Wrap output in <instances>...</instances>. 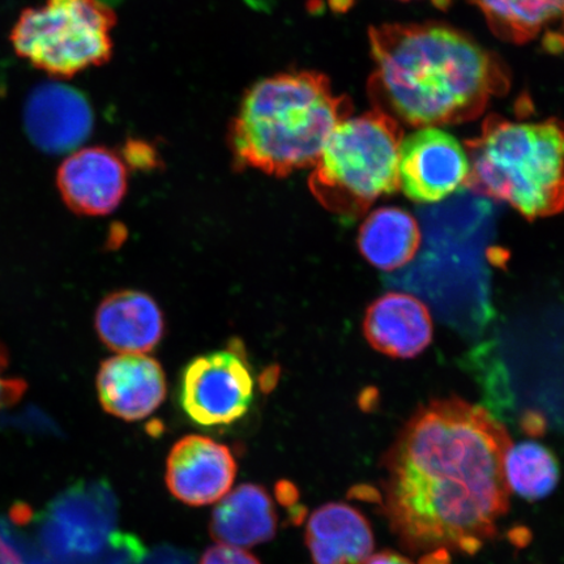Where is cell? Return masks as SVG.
<instances>
[{
	"label": "cell",
	"instance_id": "1",
	"mask_svg": "<svg viewBox=\"0 0 564 564\" xmlns=\"http://www.w3.org/2000/svg\"><path fill=\"white\" fill-rule=\"evenodd\" d=\"M502 422L457 398L419 409L388 449L383 509L412 552L475 554L509 511Z\"/></svg>",
	"mask_w": 564,
	"mask_h": 564
},
{
	"label": "cell",
	"instance_id": "2",
	"mask_svg": "<svg viewBox=\"0 0 564 564\" xmlns=\"http://www.w3.org/2000/svg\"><path fill=\"white\" fill-rule=\"evenodd\" d=\"M373 109L412 127L474 121L510 88L496 54L448 25L384 24L369 32Z\"/></svg>",
	"mask_w": 564,
	"mask_h": 564
},
{
	"label": "cell",
	"instance_id": "3",
	"mask_svg": "<svg viewBox=\"0 0 564 564\" xmlns=\"http://www.w3.org/2000/svg\"><path fill=\"white\" fill-rule=\"evenodd\" d=\"M326 75L301 70L268 77L247 94L230 126L238 167L286 176L313 167L336 127L351 117Z\"/></svg>",
	"mask_w": 564,
	"mask_h": 564
},
{
	"label": "cell",
	"instance_id": "4",
	"mask_svg": "<svg viewBox=\"0 0 564 564\" xmlns=\"http://www.w3.org/2000/svg\"><path fill=\"white\" fill-rule=\"evenodd\" d=\"M475 194L509 203L528 220L564 209V122H513L494 115L465 141Z\"/></svg>",
	"mask_w": 564,
	"mask_h": 564
},
{
	"label": "cell",
	"instance_id": "5",
	"mask_svg": "<svg viewBox=\"0 0 564 564\" xmlns=\"http://www.w3.org/2000/svg\"><path fill=\"white\" fill-rule=\"evenodd\" d=\"M404 132L378 109L338 124L313 166L315 199L345 220H357L379 197L400 188L399 158Z\"/></svg>",
	"mask_w": 564,
	"mask_h": 564
},
{
	"label": "cell",
	"instance_id": "6",
	"mask_svg": "<svg viewBox=\"0 0 564 564\" xmlns=\"http://www.w3.org/2000/svg\"><path fill=\"white\" fill-rule=\"evenodd\" d=\"M115 11L101 0H45L13 25V51L53 79H69L110 59Z\"/></svg>",
	"mask_w": 564,
	"mask_h": 564
},
{
	"label": "cell",
	"instance_id": "7",
	"mask_svg": "<svg viewBox=\"0 0 564 564\" xmlns=\"http://www.w3.org/2000/svg\"><path fill=\"white\" fill-rule=\"evenodd\" d=\"M253 399V379L242 357L215 351L197 357L183 371V411L202 426H221L242 419Z\"/></svg>",
	"mask_w": 564,
	"mask_h": 564
},
{
	"label": "cell",
	"instance_id": "8",
	"mask_svg": "<svg viewBox=\"0 0 564 564\" xmlns=\"http://www.w3.org/2000/svg\"><path fill=\"white\" fill-rule=\"evenodd\" d=\"M470 164L465 148L438 127L420 129L400 147V188L409 199L435 203L467 188Z\"/></svg>",
	"mask_w": 564,
	"mask_h": 564
},
{
	"label": "cell",
	"instance_id": "9",
	"mask_svg": "<svg viewBox=\"0 0 564 564\" xmlns=\"http://www.w3.org/2000/svg\"><path fill=\"white\" fill-rule=\"evenodd\" d=\"M108 498L97 486L75 485L39 514L42 550L61 564L91 555L109 528Z\"/></svg>",
	"mask_w": 564,
	"mask_h": 564
},
{
	"label": "cell",
	"instance_id": "10",
	"mask_svg": "<svg viewBox=\"0 0 564 564\" xmlns=\"http://www.w3.org/2000/svg\"><path fill=\"white\" fill-rule=\"evenodd\" d=\"M86 97L59 82L41 84L24 106V127L34 147L48 154L73 153L94 130Z\"/></svg>",
	"mask_w": 564,
	"mask_h": 564
},
{
	"label": "cell",
	"instance_id": "11",
	"mask_svg": "<svg viewBox=\"0 0 564 564\" xmlns=\"http://www.w3.org/2000/svg\"><path fill=\"white\" fill-rule=\"evenodd\" d=\"M236 475V458L230 449L207 436H185L167 456V488L188 506L218 502L230 491Z\"/></svg>",
	"mask_w": 564,
	"mask_h": 564
},
{
	"label": "cell",
	"instance_id": "12",
	"mask_svg": "<svg viewBox=\"0 0 564 564\" xmlns=\"http://www.w3.org/2000/svg\"><path fill=\"white\" fill-rule=\"evenodd\" d=\"M56 185L63 202L75 214L109 215L126 195L127 166L108 148H79L62 162Z\"/></svg>",
	"mask_w": 564,
	"mask_h": 564
},
{
	"label": "cell",
	"instance_id": "13",
	"mask_svg": "<svg viewBox=\"0 0 564 564\" xmlns=\"http://www.w3.org/2000/svg\"><path fill=\"white\" fill-rule=\"evenodd\" d=\"M97 392L106 412L124 421H140L165 400V373L154 358L118 355L106 359L98 370Z\"/></svg>",
	"mask_w": 564,
	"mask_h": 564
},
{
	"label": "cell",
	"instance_id": "14",
	"mask_svg": "<svg viewBox=\"0 0 564 564\" xmlns=\"http://www.w3.org/2000/svg\"><path fill=\"white\" fill-rule=\"evenodd\" d=\"M365 336L386 356L412 358L433 338L432 315L423 303L405 293H387L368 308Z\"/></svg>",
	"mask_w": 564,
	"mask_h": 564
},
{
	"label": "cell",
	"instance_id": "15",
	"mask_svg": "<svg viewBox=\"0 0 564 564\" xmlns=\"http://www.w3.org/2000/svg\"><path fill=\"white\" fill-rule=\"evenodd\" d=\"M164 317L150 295L122 291L108 295L98 306L96 330L118 355H145L164 336Z\"/></svg>",
	"mask_w": 564,
	"mask_h": 564
},
{
	"label": "cell",
	"instance_id": "16",
	"mask_svg": "<svg viewBox=\"0 0 564 564\" xmlns=\"http://www.w3.org/2000/svg\"><path fill=\"white\" fill-rule=\"evenodd\" d=\"M306 542L315 564H364L373 550L369 521L345 503H328L314 511L307 521Z\"/></svg>",
	"mask_w": 564,
	"mask_h": 564
},
{
	"label": "cell",
	"instance_id": "17",
	"mask_svg": "<svg viewBox=\"0 0 564 564\" xmlns=\"http://www.w3.org/2000/svg\"><path fill=\"white\" fill-rule=\"evenodd\" d=\"M273 500L262 486L243 484L220 499L212 513L209 532L218 544L252 547L278 532Z\"/></svg>",
	"mask_w": 564,
	"mask_h": 564
},
{
	"label": "cell",
	"instance_id": "18",
	"mask_svg": "<svg viewBox=\"0 0 564 564\" xmlns=\"http://www.w3.org/2000/svg\"><path fill=\"white\" fill-rule=\"evenodd\" d=\"M420 245L417 221L401 208L372 212L359 229V250L380 271L392 272L411 263Z\"/></svg>",
	"mask_w": 564,
	"mask_h": 564
},
{
	"label": "cell",
	"instance_id": "19",
	"mask_svg": "<svg viewBox=\"0 0 564 564\" xmlns=\"http://www.w3.org/2000/svg\"><path fill=\"white\" fill-rule=\"evenodd\" d=\"M500 40L525 44L558 21L564 0H469Z\"/></svg>",
	"mask_w": 564,
	"mask_h": 564
},
{
	"label": "cell",
	"instance_id": "20",
	"mask_svg": "<svg viewBox=\"0 0 564 564\" xmlns=\"http://www.w3.org/2000/svg\"><path fill=\"white\" fill-rule=\"evenodd\" d=\"M510 490L528 500L544 499L560 482V465L552 451L538 442L511 446L505 463Z\"/></svg>",
	"mask_w": 564,
	"mask_h": 564
},
{
	"label": "cell",
	"instance_id": "21",
	"mask_svg": "<svg viewBox=\"0 0 564 564\" xmlns=\"http://www.w3.org/2000/svg\"><path fill=\"white\" fill-rule=\"evenodd\" d=\"M30 558L31 554L11 525L0 519V564H25Z\"/></svg>",
	"mask_w": 564,
	"mask_h": 564
},
{
	"label": "cell",
	"instance_id": "22",
	"mask_svg": "<svg viewBox=\"0 0 564 564\" xmlns=\"http://www.w3.org/2000/svg\"><path fill=\"white\" fill-rule=\"evenodd\" d=\"M7 369H9V359H7V352L0 347V411L19 403L26 391L24 380L10 377Z\"/></svg>",
	"mask_w": 564,
	"mask_h": 564
},
{
	"label": "cell",
	"instance_id": "23",
	"mask_svg": "<svg viewBox=\"0 0 564 564\" xmlns=\"http://www.w3.org/2000/svg\"><path fill=\"white\" fill-rule=\"evenodd\" d=\"M200 564H260V562L241 547L217 544L204 553Z\"/></svg>",
	"mask_w": 564,
	"mask_h": 564
},
{
	"label": "cell",
	"instance_id": "24",
	"mask_svg": "<svg viewBox=\"0 0 564 564\" xmlns=\"http://www.w3.org/2000/svg\"><path fill=\"white\" fill-rule=\"evenodd\" d=\"M560 20V24L545 34L544 47L549 53H564V13Z\"/></svg>",
	"mask_w": 564,
	"mask_h": 564
},
{
	"label": "cell",
	"instance_id": "25",
	"mask_svg": "<svg viewBox=\"0 0 564 564\" xmlns=\"http://www.w3.org/2000/svg\"><path fill=\"white\" fill-rule=\"evenodd\" d=\"M364 564H414L413 562L405 558V556L393 553L382 552L373 554Z\"/></svg>",
	"mask_w": 564,
	"mask_h": 564
},
{
	"label": "cell",
	"instance_id": "26",
	"mask_svg": "<svg viewBox=\"0 0 564 564\" xmlns=\"http://www.w3.org/2000/svg\"><path fill=\"white\" fill-rule=\"evenodd\" d=\"M25 564H53V561H45V560H39V558H35V556H32L31 555V558L28 560V562Z\"/></svg>",
	"mask_w": 564,
	"mask_h": 564
}]
</instances>
